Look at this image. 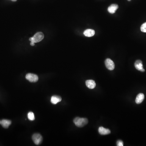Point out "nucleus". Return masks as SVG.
Here are the masks:
<instances>
[{
    "instance_id": "3",
    "label": "nucleus",
    "mask_w": 146,
    "mask_h": 146,
    "mask_svg": "<svg viewBox=\"0 0 146 146\" xmlns=\"http://www.w3.org/2000/svg\"><path fill=\"white\" fill-rule=\"evenodd\" d=\"M32 140L36 145H39L42 142L43 138L39 133H34L32 136Z\"/></svg>"
},
{
    "instance_id": "16",
    "label": "nucleus",
    "mask_w": 146,
    "mask_h": 146,
    "mask_svg": "<svg viewBox=\"0 0 146 146\" xmlns=\"http://www.w3.org/2000/svg\"><path fill=\"white\" fill-rule=\"evenodd\" d=\"M116 145L117 146H124V142L121 140H118L116 142Z\"/></svg>"
},
{
    "instance_id": "15",
    "label": "nucleus",
    "mask_w": 146,
    "mask_h": 146,
    "mask_svg": "<svg viewBox=\"0 0 146 146\" xmlns=\"http://www.w3.org/2000/svg\"><path fill=\"white\" fill-rule=\"evenodd\" d=\"M141 31L142 32L146 33V22L144 23L141 26Z\"/></svg>"
},
{
    "instance_id": "7",
    "label": "nucleus",
    "mask_w": 146,
    "mask_h": 146,
    "mask_svg": "<svg viewBox=\"0 0 146 146\" xmlns=\"http://www.w3.org/2000/svg\"><path fill=\"white\" fill-rule=\"evenodd\" d=\"M99 133L102 135H106L110 134L111 133L110 131L108 129L104 128L102 127H100L98 129Z\"/></svg>"
},
{
    "instance_id": "2",
    "label": "nucleus",
    "mask_w": 146,
    "mask_h": 146,
    "mask_svg": "<svg viewBox=\"0 0 146 146\" xmlns=\"http://www.w3.org/2000/svg\"><path fill=\"white\" fill-rule=\"evenodd\" d=\"M44 38V34L42 32H38L34 34L33 37H31L29 40L32 42L36 43L40 42Z\"/></svg>"
},
{
    "instance_id": "14",
    "label": "nucleus",
    "mask_w": 146,
    "mask_h": 146,
    "mask_svg": "<svg viewBox=\"0 0 146 146\" xmlns=\"http://www.w3.org/2000/svg\"><path fill=\"white\" fill-rule=\"evenodd\" d=\"M28 117L29 120L31 121H33L34 120L35 118H34V114L33 112H29L28 114Z\"/></svg>"
},
{
    "instance_id": "10",
    "label": "nucleus",
    "mask_w": 146,
    "mask_h": 146,
    "mask_svg": "<svg viewBox=\"0 0 146 146\" xmlns=\"http://www.w3.org/2000/svg\"><path fill=\"white\" fill-rule=\"evenodd\" d=\"M119 8V6L116 4H112L108 7V11L110 14H114Z\"/></svg>"
},
{
    "instance_id": "18",
    "label": "nucleus",
    "mask_w": 146,
    "mask_h": 146,
    "mask_svg": "<svg viewBox=\"0 0 146 146\" xmlns=\"http://www.w3.org/2000/svg\"><path fill=\"white\" fill-rule=\"evenodd\" d=\"M11 1H14V2H15V1H16L17 0H11Z\"/></svg>"
},
{
    "instance_id": "1",
    "label": "nucleus",
    "mask_w": 146,
    "mask_h": 146,
    "mask_svg": "<svg viewBox=\"0 0 146 146\" xmlns=\"http://www.w3.org/2000/svg\"><path fill=\"white\" fill-rule=\"evenodd\" d=\"M74 122L78 127H82L88 124V120L86 118L77 117L74 119Z\"/></svg>"
},
{
    "instance_id": "9",
    "label": "nucleus",
    "mask_w": 146,
    "mask_h": 146,
    "mask_svg": "<svg viewBox=\"0 0 146 146\" xmlns=\"http://www.w3.org/2000/svg\"><path fill=\"white\" fill-rule=\"evenodd\" d=\"M11 124V122L10 120L3 119L1 121H0V124H1L4 128H8Z\"/></svg>"
},
{
    "instance_id": "13",
    "label": "nucleus",
    "mask_w": 146,
    "mask_h": 146,
    "mask_svg": "<svg viewBox=\"0 0 146 146\" xmlns=\"http://www.w3.org/2000/svg\"><path fill=\"white\" fill-rule=\"evenodd\" d=\"M144 98V95L143 94H139L137 95L136 99V102L137 104H140L143 101Z\"/></svg>"
},
{
    "instance_id": "6",
    "label": "nucleus",
    "mask_w": 146,
    "mask_h": 146,
    "mask_svg": "<svg viewBox=\"0 0 146 146\" xmlns=\"http://www.w3.org/2000/svg\"><path fill=\"white\" fill-rule=\"evenodd\" d=\"M135 67L136 69L142 72H144L145 71L143 67V63L141 60H137L135 63Z\"/></svg>"
},
{
    "instance_id": "11",
    "label": "nucleus",
    "mask_w": 146,
    "mask_h": 146,
    "mask_svg": "<svg viewBox=\"0 0 146 146\" xmlns=\"http://www.w3.org/2000/svg\"><path fill=\"white\" fill-rule=\"evenodd\" d=\"M61 100H62V98L59 96L53 95L51 97V102L54 104H56L58 103L61 102Z\"/></svg>"
},
{
    "instance_id": "5",
    "label": "nucleus",
    "mask_w": 146,
    "mask_h": 146,
    "mask_svg": "<svg viewBox=\"0 0 146 146\" xmlns=\"http://www.w3.org/2000/svg\"><path fill=\"white\" fill-rule=\"evenodd\" d=\"M106 66L110 70H113L115 67V65L113 61L110 59H107L105 61Z\"/></svg>"
},
{
    "instance_id": "17",
    "label": "nucleus",
    "mask_w": 146,
    "mask_h": 146,
    "mask_svg": "<svg viewBox=\"0 0 146 146\" xmlns=\"http://www.w3.org/2000/svg\"><path fill=\"white\" fill-rule=\"evenodd\" d=\"M31 44V46H34V43H33V42H31V44Z\"/></svg>"
},
{
    "instance_id": "12",
    "label": "nucleus",
    "mask_w": 146,
    "mask_h": 146,
    "mask_svg": "<svg viewBox=\"0 0 146 146\" xmlns=\"http://www.w3.org/2000/svg\"><path fill=\"white\" fill-rule=\"evenodd\" d=\"M84 34L87 37H91L94 36L95 31L93 29H88L86 30L84 32Z\"/></svg>"
},
{
    "instance_id": "8",
    "label": "nucleus",
    "mask_w": 146,
    "mask_h": 146,
    "mask_svg": "<svg viewBox=\"0 0 146 146\" xmlns=\"http://www.w3.org/2000/svg\"><path fill=\"white\" fill-rule=\"evenodd\" d=\"M86 85L89 89H94L96 86L95 81L92 80H87L86 81Z\"/></svg>"
},
{
    "instance_id": "4",
    "label": "nucleus",
    "mask_w": 146,
    "mask_h": 146,
    "mask_svg": "<svg viewBox=\"0 0 146 146\" xmlns=\"http://www.w3.org/2000/svg\"><path fill=\"white\" fill-rule=\"evenodd\" d=\"M26 78L31 83H36L38 80V76L34 74L29 73L26 75Z\"/></svg>"
},
{
    "instance_id": "19",
    "label": "nucleus",
    "mask_w": 146,
    "mask_h": 146,
    "mask_svg": "<svg viewBox=\"0 0 146 146\" xmlns=\"http://www.w3.org/2000/svg\"><path fill=\"white\" fill-rule=\"evenodd\" d=\"M131 1V0H128V1Z\"/></svg>"
}]
</instances>
